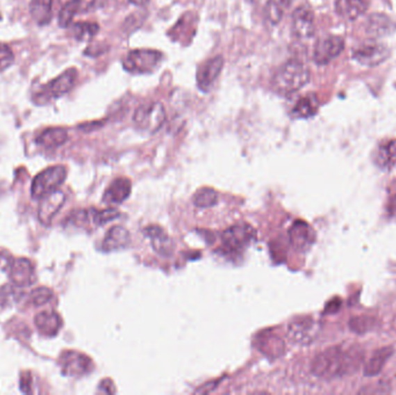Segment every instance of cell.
Segmentation results:
<instances>
[{
    "label": "cell",
    "instance_id": "1",
    "mask_svg": "<svg viewBox=\"0 0 396 395\" xmlns=\"http://www.w3.org/2000/svg\"><path fill=\"white\" fill-rule=\"evenodd\" d=\"M364 353L356 346L329 348L317 355L312 362V372L322 379H333L351 375L361 368Z\"/></svg>",
    "mask_w": 396,
    "mask_h": 395
},
{
    "label": "cell",
    "instance_id": "2",
    "mask_svg": "<svg viewBox=\"0 0 396 395\" xmlns=\"http://www.w3.org/2000/svg\"><path fill=\"white\" fill-rule=\"evenodd\" d=\"M309 76V70L304 63L288 61L274 73L272 87L278 93L288 95L302 90L308 83Z\"/></svg>",
    "mask_w": 396,
    "mask_h": 395
},
{
    "label": "cell",
    "instance_id": "3",
    "mask_svg": "<svg viewBox=\"0 0 396 395\" xmlns=\"http://www.w3.org/2000/svg\"><path fill=\"white\" fill-rule=\"evenodd\" d=\"M67 170L62 165L48 167L38 174L31 184V196L35 200H41L47 195L58 191L65 182Z\"/></svg>",
    "mask_w": 396,
    "mask_h": 395
},
{
    "label": "cell",
    "instance_id": "4",
    "mask_svg": "<svg viewBox=\"0 0 396 395\" xmlns=\"http://www.w3.org/2000/svg\"><path fill=\"white\" fill-rule=\"evenodd\" d=\"M163 59V54L152 49H135L123 58V67L133 74L151 73L158 67Z\"/></svg>",
    "mask_w": 396,
    "mask_h": 395
},
{
    "label": "cell",
    "instance_id": "5",
    "mask_svg": "<svg viewBox=\"0 0 396 395\" xmlns=\"http://www.w3.org/2000/svg\"><path fill=\"white\" fill-rule=\"evenodd\" d=\"M256 240V231L246 223L231 226L222 234V247L229 253H240Z\"/></svg>",
    "mask_w": 396,
    "mask_h": 395
},
{
    "label": "cell",
    "instance_id": "6",
    "mask_svg": "<svg viewBox=\"0 0 396 395\" xmlns=\"http://www.w3.org/2000/svg\"><path fill=\"white\" fill-rule=\"evenodd\" d=\"M166 120V111L160 102H149L139 106L133 115V122L140 130L146 132L158 131Z\"/></svg>",
    "mask_w": 396,
    "mask_h": 395
},
{
    "label": "cell",
    "instance_id": "7",
    "mask_svg": "<svg viewBox=\"0 0 396 395\" xmlns=\"http://www.w3.org/2000/svg\"><path fill=\"white\" fill-rule=\"evenodd\" d=\"M63 375L67 377H83L93 370V362L79 351H63L58 360Z\"/></svg>",
    "mask_w": 396,
    "mask_h": 395
},
{
    "label": "cell",
    "instance_id": "8",
    "mask_svg": "<svg viewBox=\"0 0 396 395\" xmlns=\"http://www.w3.org/2000/svg\"><path fill=\"white\" fill-rule=\"evenodd\" d=\"M76 76H78V72L74 67L66 70L56 79L47 83L44 88L41 92H38V97L35 101L47 102L50 99H57V97H63L64 94L69 93L76 83Z\"/></svg>",
    "mask_w": 396,
    "mask_h": 395
},
{
    "label": "cell",
    "instance_id": "9",
    "mask_svg": "<svg viewBox=\"0 0 396 395\" xmlns=\"http://www.w3.org/2000/svg\"><path fill=\"white\" fill-rule=\"evenodd\" d=\"M320 323L312 318H300L288 325V335L293 344L308 346L316 340L319 335Z\"/></svg>",
    "mask_w": 396,
    "mask_h": 395
},
{
    "label": "cell",
    "instance_id": "10",
    "mask_svg": "<svg viewBox=\"0 0 396 395\" xmlns=\"http://www.w3.org/2000/svg\"><path fill=\"white\" fill-rule=\"evenodd\" d=\"M343 38L335 36V35H329L326 38H320L319 41L316 42L313 58L316 64L326 65L333 59L336 58L337 56L343 51Z\"/></svg>",
    "mask_w": 396,
    "mask_h": 395
},
{
    "label": "cell",
    "instance_id": "11",
    "mask_svg": "<svg viewBox=\"0 0 396 395\" xmlns=\"http://www.w3.org/2000/svg\"><path fill=\"white\" fill-rule=\"evenodd\" d=\"M356 62L359 63L361 65L365 66H377L380 65L381 63L385 62L386 59L389 57V49L386 45H380V43H365L361 47L354 49L352 54Z\"/></svg>",
    "mask_w": 396,
    "mask_h": 395
},
{
    "label": "cell",
    "instance_id": "12",
    "mask_svg": "<svg viewBox=\"0 0 396 395\" xmlns=\"http://www.w3.org/2000/svg\"><path fill=\"white\" fill-rule=\"evenodd\" d=\"M8 273H10L12 284L17 288H27L34 284L36 281L34 264L31 260L24 259V257L13 260V264L10 266Z\"/></svg>",
    "mask_w": 396,
    "mask_h": 395
},
{
    "label": "cell",
    "instance_id": "13",
    "mask_svg": "<svg viewBox=\"0 0 396 395\" xmlns=\"http://www.w3.org/2000/svg\"><path fill=\"white\" fill-rule=\"evenodd\" d=\"M292 33L298 38H312L315 33L314 14L307 6H300L292 14Z\"/></svg>",
    "mask_w": 396,
    "mask_h": 395
},
{
    "label": "cell",
    "instance_id": "14",
    "mask_svg": "<svg viewBox=\"0 0 396 395\" xmlns=\"http://www.w3.org/2000/svg\"><path fill=\"white\" fill-rule=\"evenodd\" d=\"M288 238L295 250L306 252L315 241V233L307 223L295 220L288 229Z\"/></svg>",
    "mask_w": 396,
    "mask_h": 395
},
{
    "label": "cell",
    "instance_id": "15",
    "mask_svg": "<svg viewBox=\"0 0 396 395\" xmlns=\"http://www.w3.org/2000/svg\"><path fill=\"white\" fill-rule=\"evenodd\" d=\"M224 66L222 56H215L199 66L197 71V85L199 90L208 92L211 88Z\"/></svg>",
    "mask_w": 396,
    "mask_h": 395
},
{
    "label": "cell",
    "instance_id": "16",
    "mask_svg": "<svg viewBox=\"0 0 396 395\" xmlns=\"http://www.w3.org/2000/svg\"><path fill=\"white\" fill-rule=\"evenodd\" d=\"M41 200L38 207V219L43 225H49L65 203V194L58 189Z\"/></svg>",
    "mask_w": 396,
    "mask_h": 395
},
{
    "label": "cell",
    "instance_id": "17",
    "mask_svg": "<svg viewBox=\"0 0 396 395\" xmlns=\"http://www.w3.org/2000/svg\"><path fill=\"white\" fill-rule=\"evenodd\" d=\"M131 182L125 177H118L111 182L110 186L104 191V200L106 204H121L128 200L131 194Z\"/></svg>",
    "mask_w": 396,
    "mask_h": 395
},
{
    "label": "cell",
    "instance_id": "18",
    "mask_svg": "<svg viewBox=\"0 0 396 395\" xmlns=\"http://www.w3.org/2000/svg\"><path fill=\"white\" fill-rule=\"evenodd\" d=\"M144 234L149 238L153 250L163 257H170L173 253V241L159 226H149L144 229Z\"/></svg>",
    "mask_w": 396,
    "mask_h": 395
},
{
    "label": "cell",
    "instance_id": "19",
    "mask_svg": "<svg viewBox=\"0 0 396 395\" xmlns=\"http://www.w3.org/2000/svg\"><path fill=\"white\" fill-rule=\"evenodd\" d=\"M35 326L43 337H53L62 328L63 320L58 313L43 311L35 316Z\"/></svg>",
    "mask_w": 396,
    "mask_h": 395
},
{
    "label": "cell",
    "instance_id": "20",
    "mask_svg": "<svg viewBox=\"0 0 396 395\" xmlns=\"http://www.w3.org/2000/svg\"><path fill=\"white\" fill-rule=\"evenodd\" d=\"M365 31L372 38H382L395 31V24L385 14H372L365 24Z\"/></svg>",
    "mask_w": 396,
    "mask_h": 395
},
{
    "label": "cell",
    "instance_id": "21",
    "mask_svg": "<svg viewBox=\"0 0 396 395\" xmlns=\"http://www.w3.org/2000/svg\"><path fill=\"white\" fill-rule=\"evenodd\" d=\"M373 161L381 170H390L396 166V140H383L373 152Z\"/></svg>",
    "mask_w": 396,
    "mask_h": 395
},
{
    "label": "cell",
    "instance_id": "22",
    "mask_svg": "<svg viewBox=\"0 0 396 395\" xmlns=\"http://www.w3.org/2000/svg\"><path fill=\"white\" fill-rule=\"evenodd\" d=\"M129 243H130V233L128 229L122 226H115L108 231L101 247L104 252H114V250H123Z\"/></svg>",
    "mask_w": 396,
    "mask_h": 395
},
{
    "label": "cell",
    "instance_id": "23",
    "mask_svg": "<svg viewBox=\"0 0 396 395\" xmlns=\"http://www.w3.org/2000/svg\"><path fill=\"white\" fill-rule=\"evenodd\" d=\"M335 7L340 17L354 21L368 10V0H336Z\"/></svg>",
    "mask_w": 396,
    "mask_h": 395
},
{
    "label": "cell",
    "instance_id": "24",
    "mask_svg": "<svg viewBox=\"0 0 396 395\" xmlns=\"http://www.w3.org/2000/svg\"><path fill=\"white\" fill-rule=\"evenodd\" d=\"M67 138H69V135L65 129L50 128L47 129L38 136L36 143L38 145L47 147V149H56V147L64 145Z\"/></svg>",
    "mask_w": 396,
    "mask_h": 395
},
{
    "label": "cell",
    "instance_id": "25",
    "mask_svg": "<svg viewBox=\"0 0 396 395\" xmlns=\"http://www.w3.org/2000/svg\"><path fill=\"white\" fill-rule=\"evenodd\" d=\"M394 350H393L392 347H385L375 351L374 354L372 355V357L370 358V361L365 365L364 375L366 377H374V376L379 375L382 371V368L385 366L389 357L392 356Z\"/></svg>",
    "mask_w": 396,
    "mask_h": 395
},
{
    "label": "cell",
    "instance_id": "26",
    "mask_svg": "<svg viewBox=\"0 0 396 395\" xmlns=\"http://www.w3.org/2000/svg\"><path fill=\"white\" fill-rule=\"evenodd\" d=\"M53 0H31L29 5L31 15L36 24L45 26L51 20Z\"/></svg>",
    "mask_w": 396,
    "mask_h": 395
},
{
    "label": "cell",
    "instance_id": "27",
    "mask_svg": "<svg viewBox=\"0 0 396 395\" xmlns=\"http://www.w3.org/2000/svg\"><path fill=\"white\" fill-rule=\"evenodd\" d=\"M317 107H319V104H317L316 97L314 95H307V97H302L297 102L292 111V114L295 118H308L316 114Z\"/></svg>",
    "mask_w": 396,
    "mask_h": 395
},
{
    "label": "cell",
    "instance_id": "28",
    "mask_svg": "<svg viewBox=\"0 0 396 395\" xmlns=\"http://www.w3.org/2000/svg\"><path fill=\"white\" fill-rule=\"evenodd\" d=\"M291 3V0H269L265 5V17L267 20L271 24H277Z\"/></svg>",
    "mask_w": 396,
    "mask_h": 395
},
{
    "label": "cell",
    "instance_id": "29",
    "mask_svg": "<svg viewBox=\"0 0 396 395\" xmlns=\"http://www.w3.org/2000/svg\"><path fill=\"white\" fill-rule=\"evenodd\" d=\"M99 24L95 22H78L71 27V33L76 41H87L99 33Z\"/></svg>",
    "mask_w": 396,
    "mask_h": 395
},
{
    "label": "cell",
    "instance_id": "30",
    "mask_svg": "<svg viewBox=\"0 0 396 395\" xmlns=\"http://www.w3.org/2000/svg\"><path fill=\"white\" fill-rule=\"evenodd\" d=\"M378 326V320L368 316H354L350 320L349 327L356 334H365L375 330Z\"/></svg>",
    "mask_w": 396,
    "mask_h": 395
},
{
    "label": "cell",
    "instance_id": "31",
    "mask_svg": "<svg viewBox=\"0 0 396 395\" xmlns=\"http://www.w3.org/2000/svg\"><path fill=\"white\" fill-rule=\"evenodd\" d=\"M217 201H218V195L212 188H201L192 198L194 204L201 209L211 208L217 204Z\"/></svg>",
    "mask_w": 396,
    "mask_h": 395
},
{
    "label": "cell",
    "instance_id": "32",
    "mask_svg": "<svg viewBox=\"0 0 396 395\" xmlns=\"http://www.w3.org/2000/svg\"><path fill=\"white\" fill-rule=\"evenodd\" d=\"M81 10L80 0H69L63 6L59 12L58 24L62 28H67L72 24L73 17L78 13V10Z\"/></svg>",
    "mask_w": 396,
    "mask_h": 395
},
{
    "label": "cell",
    "instance_id": "33",
    "mask_svg": "<svg viewBox=\"0 0 396 395\" xmlns=\"http://www.w3.org/2000/svg\"><path fill=\"white\" fill-rule=\"evenodd\" d=\"M119 216V212L114 208L106 209V210H93L90 211V220L94 225H106L107 223L114 220Z\"/></svg>",
    "mask_w": 396,
    "mask_h": 395
},
{
    "label": "cell",
    "instance_id": "34",
    "mask_svg": "<svg viewBox=\"0 0 396 395\" xmlns=\"http://www.w3.org/2000/svg\"><path fill=\"white\" fill-rule=\"evenodd\" d=\"M52 298H53V292L49 288L41 287V288L35 289V290L31 292L29 303H31V305L38 307V306H43L45 304H48Z\"/></svg>",
    "mask_w": 396,
    "mask_h": 395
},
{
    "label": "cell",
    "instance_id": "35",
    "mask_svg": "<svg viewBox=\"0 0 396 395\" xmlns=\"http://www.w3.org/2000/svg\"><path fill=\"white\" fill-rule=\"evenodd\" d=\"M14 63L13 51L10 47L0 43V72L6 71Z\"/></svg>",
    "mask_w": 396,
    "mask_h": 395
},
{
    "label": "cell",
    "instance_id": "36",
    "mask_svg": "<svg viewBox=\"0 0 396 395\" xmlns=\"http://www.w3.org/2000/svg\"><path fill=\"white\" fill-rule=\"evenodd\" d=\"M12 264H13V260H12L10 254L5 252V250H0V271H10Z\"/></svg>",
    "mask_w": 396,
    "mask_h": 395
},
{
    "label": "cell",
    "instance_id": "37",
    "mask_svg": "<svg viewBox=\"0 0 396 395\" xmlns=\"http://www.w3.org/2000/svg\"><path fill=\"white\" fill-rule=\"evenodd\" d=\"M387 210H388L389 215L392 217H396V194L393 195L392 198H389Z\"/></svg>",
    "mask_w": 396,
    "mask_h": 395
},
{
    "label": "cell",
    "instance_id": "38",
    "mask_svg": "<svg viewBox=\"0 0 396 395\" xmlns=\"http://www.w3.org/2000/svg\"><path fill=\"white\" fill-rule=\"evenodd\" d=\"M21 378H24L26 380V382H21V389H22V392L24 393H31V376L28 373V376H22Z\"/></svg>",
    "mask_w": 396,
    "mask_h": 395
},
{
    "label": "cell",
    "instance_id": "39",
    "mask_svg": "<svg viewBox=\"0 0 396 395\" xmlns=\"http://www.w3.org/2000/svg\"><path fill=\"white\" fill-rule=\"evenodd\" d=\"M97 3V0H80L81 10H90V7H93Z\"/></svg>",
    "mask_w": 396,
    "mask_h": 395
},
{
    "label": "cell",
    "instance_id": "40",
    "mask_svg": "<svg viewBox=\"0 0 396 395\" xmlns=\"http://www.w3.org/2000/svg\"><path fill=\"white\" fill-rule=\"evenodd\" d=\"M129 1L135 5V6H142V5L149 3V0H129Z\"/></svg>",
    "mask_w": 396,
    "mask_h": 395
}]
</instances>
